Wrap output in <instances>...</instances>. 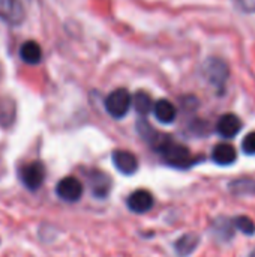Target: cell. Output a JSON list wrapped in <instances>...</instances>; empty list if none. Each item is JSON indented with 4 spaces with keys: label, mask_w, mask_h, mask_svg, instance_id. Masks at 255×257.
<instances>
[{
    "label": "cell",
    "mask_w": 255,
    "mask_h": 257,
    "mask_svg": "<svg viewBox=\"0 0 255 257\" xmlns=\"http://www.w3.org/2000/svg\"><path fill=\"white\" fill-rule=\"evenodd\" d=\"M132 105L135 108V111L140 114V116H146L149 114L152 110H153V101L150 98V95L144 90H138L134 93L132 96Z\"/></svg>",
    "instance_id": "obj_18"
},
{
    "label": "cell",
    "mask_w": 255,
    "mask_h": 257,
    "mask_svg": "<svg viewBox=\"0 0 255 257\" xmlns=\"http://www.w3.org/2000/svg\"><path fill=\"white\" fill-rule=\"evenodd\" d=\"M20 56L21 59L29 65H38L42 60V50L41 45L36 41H26L20 47Z\"/></svg>",
    "instance_id": "obj_14"
},
{
    "label": "cell",
    "mask_w": 255,
    "mask_h": 257,
    "mask_svg": "<svg viewBox=\"0 0 255 257\" xmlns=\"http://www.w3.org/2000/svg\"><path fill=\"white\" fill-rule=\"evenodd\" d=\"M86 176H87L92 194L96 199H105L110 194V191H111V178L107 173H104L102 170L93 169V170H89L86 173Z\"/></svg>",
    "instance_id": "obj_6"
},
{
    "label": "cell",
    "mask_w": 255,
    "mask_h": 257,
    "mask_svg": "<svg viewBox=\"0 0 255 257\" xmlns=\"http://www.w3.org/2000/svg\"><path fill=\"white\" fill-rule=\"evenodd\" d=\"M203 74H204V78L212 86H215L218 90H222L228 77H230V69L224 60L216 59V57H210L203 65Z\"/></svg>",
    "instance_id": "obj_3"
},
{
    "label": "cell",
    "mask_w": 255,
    "mask_h": 257,
    "mask_svg": "<svg viewBox=\"0 0 255 257\" xmlns=\"http://www.w3.org/2000/svg\"><path fill=\"white\" fill-rule=\"evenodd\" d=\"M152 149L158 152L162 160L176 169H188L194 164L195 158L191 155L189 149L177 143L171 136L159 133L158 139L152 143Z\"/></svg>",
    "instance_id": "obj_1"
},
{
    "label": "cell",
    "mask_w": 255,
    "mask_h": 257,
    "mask_svg": "<svg viewBox=\"0 0 255 257\" xmlns=\"http://www.w3.org/2000/svg\"><path fill=\"white\" fill-rule=\"evenodd\" d=\"M239 8L246 14H255V0H236Z\"/></svg>",
    "instance_id": "obj_21"
},
{
    "label": "cell",
    "mask_w": 255,
    "mask_h": 257,
    "mask_svg": "<svg viewBox=\"0 0 255 257\" xmlns=\"http://www.w3.org/2000/svg\"><path fill=\"white\" fill-rule=\"evenodd\" d=\"M17 108L15 102L9 96H0V126L9 128L15 122Z\"/></svg>",
    "instance_id": "obj_16"
},
{
    "label": "cell",
    "mask_w": 255,
    "mask_h": 257,
    "mask_svg": "<svg viewBox=\"0 0 255 257\" xmlns=\"http://www.w3.org/2000/svg\"><path fill=\"white\" fill-rule=\"evenodd\" d=\"M234 232V224H233V220H228V218H218L215 220L213 223V235L218 238V241H222V242H227L233 238V233Z\"/></svg>",
    "instance_id": "obj_17"
},
{
    "label": "cell",
    "mask_w": 255,
    "mask_h": 257,
    "mask_svg": "<svg viewBox=\"0 0 255 257\" xmlns=\"http://www.w3.org/2000/svg\"><path fill=\"white\" fill-rule=\"evenodd\" d=\"M228 190L231 194L237 197H245V196H255V179L254 178H237L228 184Z\"/></svg>",
    "instance_id": "obj_15"
},
{
    "label": "cell",
    "mask_w": 255,
    "mask_h": 257,
    "mask_svg": "<svg viewBox=\"0 0 255 257\" xmlns=\"http://www.w3.org/2000/svg\"><path fill=\"white\" fill-rule=\"evenodd\" d=\"M200 244V236L197 233H186L174 242V251L179 257L191 256Z\"/></svg>",
    "instance_id": "obj_13"
},
{
    "label": "cell",
    "mask_w": 255,
    "mask_h": 257,
    "mask_svg": "<svg viewBox=\"0 0 255 257\" xmlns=\"http://www.w3.org/2000/svg\"><path fill=\"white\" fill-rule=\"evenodd\" d=\"M113 158V164L114 167L122 173V175H134L138 170V158L129 152V151H123V149H117L111 154Z\"/></svg>",
    "instance_id": "obj_8"
},
{
    "label": "cell",
    "mask_w": 255,
    "mask_h": 257,
    "mask_svg": "<svg viewBox=\"0 0 255 257\" xmlns=\"http://www.w3.org/2000/svg\"><path fill=\"white\" fill-rule=\"evenodd\" d=\"M242 151L246 155H255V131L249 133L242 140Z\"/></svg>",
    "instance_id": "obj_20"
},
{
    "label": "cell",
    "mask_w": 255,
    "mask_h": 257,
    "mask_svg": "<svg viewBox=\"0 0 255 257\" xmlns=\"http://www.w3.org/2000/svg\"><path fill=\"white\" fill-rule=\"evenodd\" d=\"M233 224H234V229L240 230L242 233L251 236L255 233V223L246 215H239V217H234L233 218Z\"/></svg>",
    "instance_id": "obj_19"
},
{
    "label": "cell",
    "mask_w": 255,
    "mask_h": 257,
    "mask_svg": "<svg viewBox=\"0 0 255 257\" xmlns=\"http://www.w3.org/2000/svg\"><path fill=\"white\" fill-rule=\"evenodd\" d=\"M20 179L27 190L30 191L39 190L45 181L44 164L41 161H32V163L23 164L20 167Z\"/></svg>",
    "instance_id": "obj_4"
},
{
    "label": "cell",
    "mask_w": 255,
    "mask_h": 257,
    "mask_svg": "<svg viewBox=\"0 0 255 257\" xmlns=\"http://www.w3.org/2000/svg\"><path fill=\"white\" fill-rule=\"evenodd\" d=\"M153 114L161 123H173L177 117V108L168 99H158L153 105Z\"/></svg>",
    "instance_id": "obj_12"
},
{
    "label": "cell",
    "mask_w": 255,
    "mask_h": 257,
    "mask_svg": "<svg viewBox=\"0 0 255 257\" xmlns=\"http://www.w3.org/2000/svg\"><path fill=\"white\" fill-rule=\"evenodd\" d=\"M248 257H255V250L254 251H251V253H249V256Z\"/></svg>",
    "instance_id": "obj_22"
},
{
    "label": "cell",
    "mask_w": 255,
    "mask_h": 257,
    "mask_svg": "<svg viewBox=\"0 0 255 257\" xmlns=\"http://www.w3.org/2000/svg\"><path fill=\"white\" fill-rule=\"evenodd\" d=\"M132 105V96L126 89H116L105 98V110L114 119H122L128 114Z\"/></svg>",
    "instance_id": "obj_2"
},
{
    "label": "cell",
    "mask_w": 255,
    "mask_h": 257,
    "mask_svg": "<svg viewBox=\"0 0 255 257\" xmlns=\"http://www.w3.org/2000/svg\"><path fill=\"white\" fill-rule=\"evenodd\" d=\"M126 205L135 214H146L153 208L155 199H153V194L149 190L140 188V190H135L134 193L129 194V197L126 200Z\"/></svg>",
    "instance_id": "obj_7"
},
{
    "label": "cell",
    "mask_w": 255,
    "mask_h": 257,
    "mask_svg": "<svg viewBox=\"0 0 255 257\" xmlns=\"http://www.w3.org/2000/svg\"><path fill=\"white\" fill-rule=\"evenodd\" d=\"M212 160L218 166H224V167L231 166L237 160V152H236L234 146H231L228 143H219L212 151Z\"/></svg>",
    "instance_id": "obj_11"
},
{
    "label": "cell",
    "mask_w": 255,
    "mask_h": 257,
    "mask_svg": "<svg viewBox=\"0 0 255 257\" xmlns=\"http://www.w3.org/2000/svg\"><path fill=\"white\" fill-rule=\"evenodd\" d=\"M83 193H84V187L75 176H66L63 179H60L56 187V194L62 200L69 202V203L78 202L81 199Z\"/></svg>",
    "instance_id": "obj_5"
},
{
    "label": "cell",
    "mask_w": 255,
    "mask_h": 257,
    "mask_svg": "<svg viewBox=\"0 0 255 257\" xmlns=\"http://www.w3.org/2000/svg\"><path fill=\"white\" fill-rule=\"evenodd\" d=\"M242 130V120L239 116L233 113H225L218 119L216 123V133L224 139H233L236 137Z\"/></svg>",
    "instance_id": "obj_9"
},
{
    "label": "cell",
    "mask_w": 255,
    "mask_h": 257,
    "mask_svg": "<svg viewBox=\"0 0 255 257\" xmlns=\"http://www.w3.org/2000/svg\"><path fill=\"white\" fill-rule=\"evenodd\" d=\"M24 15V8L18 0H0V18L6 23L20 24Z\"/></svg>",
    "instance_id": "obj_10"
}]
</instances>
